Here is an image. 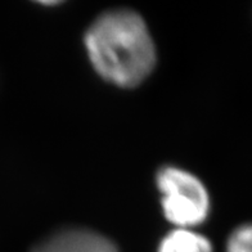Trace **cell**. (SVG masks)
I'll return each mask as SVG.
<instances>
[{
	"mask_svg": "<svg viewBox=\"0 0 252 252\" xmlns=\"http://www.w3.org/2000/svg\"><path fill=\"white\" fill-rule=\"evenodd\" d=\"M85 44L98 73L120 87H136L156 63L148 27L142 17L131 10L102 14L88 30Z\"/></svg>",
	"mask_w": 252,
	"mask_h": 252,
	"instance_id": "1",
	"label": "cell"
},
{
	"mask_svg": "<svg viewBox=\"0 0 252 252\" xmlns=\"http://www.w3.org/2000/svg\"><path fill=\"white\" fill-rule=\"evenodd\" d=\"M166 219L179 228L196 226L207 218L209 193L196 176L176 167H165L157 175Z\"/></svg>",
	"mask_w": 252,
	"mask_h": 252,
	"instance_id": "2",
	"label": "cell"
},
{
	"mask_svg": "<svg viewBox=\"0 0 252 252\" xmlns=\"http://www.w3.org/2000/svg\"><path fill=\"white\" fill-rule=\"evenodd\" d=\"M32 252H119L106 237L87 229H67L36 246Z\"/></svg>",
	"mask_w": 252,
	"mask_h": 252,
	"instance_id": "3",
	"label": "cell"
},
{
	"mask_svg": "<svg viewBox=\"0 0 252 252\" xmlns=\"http://www.w3.org/2000/svg\"><path fill=\"white\" fill-rule=\"evenodd\" d=\"M158 252H213V246L198 233L178 228L162 239Z\"/></svg>",
	"mask_w": 252,
	"mask_h": 252,
	"instance_id": "4",
	"label": "cell"
},
{
	"mask_svg": "<svg viewBox=\"0 0 252 252\" xmlns=\"http://www.w3.org/2000/svg\"><path fill=\"white\" fill-rule=\"evenodd\" d=\"M226 252H252V224L238 226L230 234Z\"/></svg>",
	"mask_w": 252,
	"mask_h": 252,
	"instance_id": "5",
	"label": "cell"
}]
</instances>
